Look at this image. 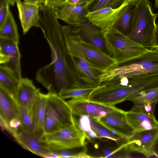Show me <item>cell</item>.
<instances>
[{
    "label": "cell",
    "instance_id": "cell-1",
    "mask_svg": "<svg viewBox=\"0 0 158 158\" xmlns=\"http://www.w3.org/2000/svg\"><path fill=\"white\" fill-rule=\"evenodd\" d=\"M40 28L50 47L52 61L38 69L36 79L48 93L59 95L63 89L73 86L72 64L62 26L53 8L40 7Z\"/></svg>",
    "mask_w": 158,
    "mask_h": 158
},
{
    "label": "cell",
    "instance_id": "cell-2",
    "mask_svg": "<svg viewBox=\"0 0 158 158\" xmlns=\"http://www.w3.org/2000/svg\"><path fill=\"white\" fill-rule=\"evenodd\" d=\"M158 76V50L146 52L106 72L98 78L101 84L116 81L122 78H144Z\"/></svg>",
    "mask_w": 158,
    "mask_h": 158
},
{
    "label": "cell",
    "instance_id": "cell-3",
    "mask_svg": "<svg viewBox=\"0 0 158 158\" xmlns=\"http://www.w3.org/2000/svg\"><path fill=\"white\" fill-rule=\"evenodd\" d=\"M152 4L148 0H140L134 6L132 27L128 36L146 48H153L155 45L156 28V20L158 14L154 13Z\"/></svg>",
    "mask_w": 158,
    "mask_h": 158
},
{
    "label": "cell",
    "instance_id": "cell-4",
    "mask_svg": "<svg viewBox=\"0 0 158 158\" xmlns=\"http://www.w3.org/2000/svg\"><path fill=\"white\" fill-rule=\"evenodd\" d=\"M103 34L107 51L118 65L141 55L149 50L115 29Z\"/></svg>",
    "mask_w": 158,
    "mask_h": 158
},
{
    "label": "cell",
    "instance_id": "cell-5",
    "mask_svg": "<svg viewBox=\"0 0 158 158\" xmlns=\"http://www.w3.org/2000/svg\"><path fill=\"white\" fill-rule=\"evenodd\" d=\"M62 29L65 38L75 45L82 52L89 63L101 74L118 66L112 57L102 49L81 40L73 26L69 25L63 26Z\"/></svg>",
    "mask_w": 158,
    "mask_h": 158
},
{
    "label": "cell",
    "instance_id": "cell-6",
    "mask_svg": "<svg viewBox=\"0 0 158 158\" xmlns=\"http://www.w3.org/2000/svg\"><path fill=\"white\" fill-rule=\"evenodd\" d=\"M65 40L72 64L73 87L94 88L101 85L98 79L101 73L94 69L75 45L67 39Z\"/></svg>",
    "mask_w": 158,
    "mask_h": 158
},
{
    "label": "cell",
    "instance_id": "cell-7",
    "mask_svg": "<svg viewBox=\"0 0 158 158\" xmlns=\"http://www.w3.org/2000/svg\"><path fill=\"white\" fill-rule=\"evenodd\" d=\"M41 138L50 149L59 150L84 146L86 138L76 123L62 128L52 133L44 135Z\"/></svg>",
    "mask_w": 158,
    "mask_h": 158
},
{
    "label": "cell",
    "instance_id": "cell-8",
    "mask_svg": "<svg viewBox=\"0 0 158 158\" xmlns=\"http://www.w3.org/2000/svg\"><path fill=\"white\" fill-rule=\"evenodd\" d=\"M80 117L78 123H76V124L90 141L93 142L98 139H110L115 142L119 146L127 143V138L114 135L95 119L87 115Z\"/></svg>",
    "mask_w": 158,
    "mask_h": 158
},
{
    "label": "cell",
    "instance_id": "cell-9",
    "mask_svg": "<svg viewBox=\"0 0 158 158\" xmlns=\"http://www.w3.org/2000/svg\"><path fill=\"white\" fill-rule=\"evenodd\" d=\"M158 141V127L152 130L135 132L126 145L130 153L141 154L147 157L155 156V150Z\"/></svg>",
    "mask_w": 158,
    "mask_h": 158
},
{
    "label": "cell",
    "instance_id": "cell-10",
    "mask_svg": "<svg viewBox=\"0 0 158 158\" xmlns=\"http://www.w3.org/2000/svg\"><path fill=\"white\" fill-rule=\"evenodd\" d=\"M125 112L117 108L96 120L114 135L128 140L135 132L127 120Z\"/></svg>",
    "mask_w": 158,
    "mask_h": 158
},
{
    "label": "cell",
    "instance_id": "cell-11",
    "mask_svg": "<svg viewBox=\"0 0 158 158\" xmlns=\"http://www.w3.org/2000/svg\"><path fill=\"white\" fill-rule=\"evenodd\" d=\"M47 94L46 111L50 114L63 127L76 124L70 107L59 95L48 93Z\"/></svg>",
    "mask_w": 158,
    "mask_h": 158
},
{
    "label": "cell",
    "instance_id": "cell-12",
    "mask_svg": "<svg viewBox=\"0 0 158 158\" xmlns=\"http://www.w3.org/2000/svg\"><path fill=\"white\" fill-rule=\"evenodd\" d=\"M73 115H87L95 119L105 116L117 108L90 101L88 97L73 98L67 102Z\"/></svg>",
    "mask_w": 158,
    "mask_h": 158
},
{
    "label": "cell",
    "instance_id": "cell-13",
    "mask_svg": "<svg viewBox=\"0 0 158 158\" xmlns=\"http://www.w3.org/2000/svg\"><path fill=\"white\" fill-rule=\"evenodd\" d=\"M52 8L57 18L69 25L77 27L88 21L86 17L88 11L85 3L74 4L66 2Z\"/></svg>",
    "mask_w": 158,
    "mask_h": 158
},
{
    "label": "cell",
    "instance_id": "cell-14",
    "mask_svg": "<svg viewBox=\"0 0 158 158\" xmlns=\"http://www.w3.org/2000/svg\"><path fill=\"white\" fill-rule=\"evenodd\" d=\"M18 44L11 40L0 37V63L12 70L21 81L23 77Z\"/></svg>",
    "mask_w": 158,
    "mask_h": 158
},
{
    "label": "cell",
    "instance_id": "cell-15",
    "mask_svg": "<svg viewBox=\"0 0 158 158\" xmlns=\"http://www.w3.org/2000/svg\"><path fill=\"white\" fill-rule=\"evenodd\" d=\"M125 3L117 9L106 8L88 12L86 17L88 21L99 28L104 34L114 29Z\"/></svg>",
    "mask_w": 158,
    "mask_h": 158
},
{
    "label": "cell",
    "instance_id": "cell-16",
    "mask_svg": "<svg viewBox=\"0 0 158 158\" xmlns=\"http://www.w3.org/2000/svg\"><path fill=\"white\" fill-rule=\"evenodd\" d=\"M14 138L23 148L38 156L45 157L52 153L50 149L41 137L35 133L21 128Z\"/></svg>",
    "mask_w": 158,
    "mask_h": 158
},
{
    "label": "cell",
    "instance_id": "cell-17",
    "mask_svg": "<svg viewBox=\"0 0 158 158\" xmlns=\"http://www.w3.org/2000/svg\"><path fill=\"white\" fill-rule=\"evenodd\" d=\"M19 11V17L23 30L26 34L33 27H40V10L41 5L26 3L15 0Z\"/></svg>",
    "mask_w": 158,
    "mask_h": 158
},
{
    "label": "cell",
    "instance_id": "cell-18",
    "mask_svg": "<svg viewBox=\"0 0 158 158\" xmlns=\"http://www.w3.org/2000/svg\"><path fill=\"white\" fill-rule=\"evenodd\" d=\"M40 92V89L35 86L31 80L27 78H22L15 99L19 106L31 112Z\"/></svg>",
    "mask_w": 158,
    "mask_h": 158
},
{
    "label": "cell",
    "instance_id": "cell-19",
    "mask_svg": "<svg viewBox=\"0 0 158 158\" xmlns=\"http://www.w3.org/2000/svg\"><path fill=\"white\" fill-rule=\"evenodd\" d=\"M74 27L77 35L81 40L93 45L108 54L104 34L99 28L89 21L79 27Z\"/></svg>",
    "mask_w": 158,
    "mask_h": 158
},
{
    "label": "cell",
    "instance_id": "cell-20",
    "mask_svg": "<svg viewBox=\"0 0 158 158\" xmlns=\"http://www.w3.org/2000/svg\"><path fill=\"white\" fill-rule=\"evenodd\" d=\"M125 115L128 123L135 132L149 130L158 127V121L154 114L131 110L126 112Z\"/></svg>",
    "mask_w": 158,
    "mask_h": 158
},
{
    "label": "cell",
    "instance_id": "cell-21",
    "mask_svg": "<svg viewBox=\"0 0 158 158\" xmlns=\"http://www.w3.org/2000/svg\"><path fill=\"white\" fill-rule=\"evenodd\" d=\"M139 0L124 1L125 5L121 11L114 28L127 37L132 27L134 7Z\"/></svg>",
    "mask_w": 158,
    "mask_h": 158
},
{
    "label": "cell",
    "instance_id": "cell-22",
    "mask_svg": "<svg viewBox=\"0 0 158 158\" xmlns=\"http://www.w3.org/2000/svg\"><path fill=\"white\" fill-rule=\"evenodd\" d=\"M0 114L9 122L18 118L19 105L15 99L0 87Z\"/></svg>",
    "mask_w": 158,
    "mask_h": 158
},
{
    "label": "cell",
    "instance_id": "cell-23",
    "mask_svg": "<svg viewBox=\"0 0 158 158\" xmlns=\"http://www.w3.org/2000/svg\"><path fill=\"white\" fill-rule=\"evenodd\" d=\"M47 102V94L40 92L32 110L35 127V133L41 137L43 135V124Z\"/></svg>",
    "mask_w": 158,
    "mask_h": 158
},
{
    "label": "cell",
    "instance_id": "cell-24",
    "mask_svg": "<svg viewBox=\"0 0 158 158\" xmlns=\"http://www.w3.org/2000/svg\"><path fill=\"white\" fill-rule=\"evenodd\" d=\"M20 81L12 70L4 65H0V87L14 99Z\"/></svg>",
    "mask_w": 158,
    "mask_h": 158
},
{
    "label": "cell",
    "instance_id": "cell-25",
    "mask_svg": "<svg viewBox=\"0 0 158 158\" xmlns=\"http://www.w3.org/2000/svg\"><path fill=\"white\" fill-rule=\"evenodd\" d=\"M127 100L132 102L135 106L150 105L156 106L158 102V87L135 94Z\"/></svg>",
    "mask_w": 158,
    "mask_h": 158
},
{
    "label": "cell",
    "instance_id": "cell-26",
    "mask_svg": "<svg viewBox=\"0 0 158 158\" xmlns=\"http://www.w3.org/2000/svg\"><path fill=\"white\" fill-rule=\"evenodd\" d=\"M0 37L11 40L19 44V36L17 26L10 10L6 21L0 27Z\"/></svg>",
    "mask_w": 158,
    "mask_h": 158
},
{
    "label": "cell",
    "instance_id": "cell-27",
    "mask_svg": "<svg viewBox=\"0 0 158 158\" xmlns=\"http://www.w3.org/2000/svg\"><path fill=\"white\" fill-rule=\"evenodd\" d=\"M98 87L94 88L71 87L62 90L59 96L64 99L69 98L88 97Z\"/></svg>",
    "mask_w": 158,
    "mask_h": 158
},
{
    "label": "cell",
    "instance_id": "cell-28",
    "mask_svg": "<svg viewBox=\"0 0 158 158\" xmlns=\"http://www.w3.org/2000/svg\"><path fill=\"white\" fill-rule=\"evenodd\" d=\"M50 150L52 153L58 155L60 158L94 157L87 154L85 145L71 148Z\"/></svg>",
    "mask_w": 158,
    "mask_h": 158
},
{
    "label": "cell",
    "instance_id": "cell-29",
    "mask_svg": "<svg viewBox=\"0 0 158 158\" xmlns=\"http://www.w3.org/2000/svg\"><path fill=\"white\" fill-rule=\"evenodd\" d=\"M18 118L21 123V128L30 132H35L32 113L25 108L19 106Z\"/></svg>",
    "mask_w": 158,
    "mask_h": 158
},
{
    "label": "cell",
    "instance_id": "cell-30",
    "mask_svg": "<svg viewBox=\"0 0 158 158\" xmlns=\"http://www.w3.org/2000/svg\"><path fill=\"white\" fill-rule=\"evenodd\" d=\"M125 0H95L87 7L88 12L106 8L117 9L121 6Z\"/></svg>",
    "mask_w": 158,
    "mask_h": 158
},
{
    "label": "cell",
    "instance_id": "cell-31",
    "mask_svg": "<svg viewBox=\"0 0 158 158\" xmlns=\"http://www.w3.org/2000/svg\"><path fill=\"white\" fill-rule=\"evenodd\" d=\"M62 128L55 118L46 111L43 124V135L52 133Z\"/></svg>",
    "mask_w": 158,
    "mask_h": 158
},
{
    "label": "cell",
    "instance_id": "cell-32",
    "mask_svg": "<svg viewBox=\"0 0 158 158\" xmlns=\"http://www.w3.org/2000/svg\"><path fill=\"white\" fill-rule=\"evenodd\" d=\"M0 125L1 127L9 132L14 137L17 131L12 129L10 127L9 122L1 114H0Z\"/></svg>",
    "mask_w": 158,
    "mask_h": 158
},
{
    "label": "cell",
    "instance_id": "cell-33",
    "mask_svg": "<svg viewBox=\"0 0 158 158\" xmlns=\"http://www.w3.org/2000/svg\"><path fill=\"white\" fill-rule=\"evenodd\" d=\"M67 2V0H43L42 5L48 8H53Z\"/></svg>",
    "mask_w": 158,
    "mask_h": 158
},
{
    "label": "cell",
    "instance_id": "cell-34",
    "mask_svg": "<svg viewBox=\"0 0 158 158\" xmlns=\"http://www.w3.org/2000/svg\"><path fill=\"white\" fill-rule=\"evenodd\" d=\"M10 11L9 6L0 10V27L6 21Z\"/></svg>",
    "mask_w": 158,
    "mask_h": 158
},
{
    "label": "cell",
    "instance_id": "cell-35",
    "mask_svg": "<svg viewBox=\"0 0 158 158\" xmlns=\"http://www.w3.org/2000/svg\"><path fill=\"white\" fill-rule=\"evenodd\" d=\"M9 124L10 127L16 131H18L21 128V123L18 118L11 120L9 122Z\"/></svg>",
    "mask_w": 158,
    "mask_h": 158
},
{
    "label": "cell",
    "instance_id": "cell-36",
    "mask_svg": "<svg viewBox=\"0 0 158 158\" xmlns=\"http://www.w3.org/2000/svg\"><path fill=\"white\" fill-rule=\"evenodd\" d=\"M0 10L9 6L10 0H0Z\"/></svg>",
    "mask_w": 158,
    "mask_h": 158
},
{
    "label": "cell",
    "instance_id": "cell-37",
    "mask_svg": "<svg viewBox=\"0 0 158 158\" xmlns=\"http://www.w3.org/2000/svg\"><path fill=\"white\" fill-rule=\"evenodd\" d=\"M23 2L26 3H35L42 5L43 0H24Z\"/></svg>",
    "mask_w": 158,
    "mask_h": 158
},
{
    "label": "cell",
    "instance_id": "cell-38",
    "mask_svg": "<svg viewBox=\"0 0 158 158\" xmlns=\"http://www.w3.org/2000/svg\"><path fill=\"white\" fill-rule=\"evenodd\" d=\"M158 47V25H156V28L155 36V45L153 48ZM152 48V49H153Z\"/></svg>",
    "mask_w": 158,
    "mask_h": 158
},
{
    "label": "cell",
    "instance_id": "cell-39",
    "mask_svg": "<svg viewBox=\"0 0 158 158\" xmlns=\"http://www.w3.org/2000/svg\"><path fill=\"white\" fill-rule=\"evenodd\" d=\"M95 0H81L79 3H84L85 4L86 7L87 6Z\"/></svg>",
    "mask_w": 158,
    "mask_h": 158
},
{
    "label": "cell",
    "instance_id": "cell-40",
    "mask_svg": "<svg viewBox=\"0 0 158 158\" xmlns=\"http://www.w3.org/2000/svg\"><path fill=\"white\" fill-rule=\"evenodd\" d=\"M81 0H67V2L74 4H76L79 3Z\"/></svg>",
    "mask_w": 158,
    "mask_h": 158
},
{
    "label": "cell",
    "instance_id": "cell-41",
    "mask_svg": "<svg viewBox=\"0 0 158 158\" xmlns=\"http://www.w3.org/2000/svg\"><path fill=\"white\" fill-rule=\"evenodd\" d=\"M155 156L158 157V141L156 145L155 150Z\"/></svg>",
    "mask_w": 158,
    "mask_h": 158
},
{
    "label": "cell",
    "instance_id": "cell-42",
    "mask_svg": "<svg viewBox=\"0 0 158 158\" xmlns=\"http://www.w3.org/2000/svg\"><path fill=\"white\" fill-rule=\"evenodd\" d=\"M155 7L158 9V0H155Z\"/></svg>",
    "mask_w": 158,
    "mask_h": 158
},
{
    "label": "cell",
    "instance_id": "cell-43",
    "mask_svg": "<svg viewBox=\"0 0 158 158\" xmlns=\"http://www.w3.org/2000/svg\"><path fill=\"white\" fill-rule=\"evenodd\" d=\"M15 2V0H10V5L14 6Z\"/></svg>",
    "mask_w": 158,
    "mask_h": 158
},
{
    "label": "cell",
    "instance_id": "cell-44",
    "mask_svg": "<svg viewBox=\"0 0 158 158\" xmlns=\"http://www.w3.org/2000/svg\"><path fill=\"white\" fill-rule=\"evenodd\" d=\"M156 48V49H158V47H156V48Z\"/></svg>",
    "mask_w": 158,
    "mask_h": 158
},
{
    "label": "cell",
    "instance_id": "cell-45",
    "mask_svg": "<svg viewBox=\"0 0 158 158\" xmlns=\"http://www.w3.org/2000/svg\"><path fill=\"white\" fill-rule=\"evenodd\" d=\"M129 0H125L124 1H129Z\"/></svg>",
    "mask_w": 158,
    "mask_h": 158
},
{
    "label": "cell",
    "instance_id": "cell-46",
    "mask_svg": "<svg viewBox=\"0 0 158 158\" xmlns=\"http://www.w3.org/2000/svg\"><path fill=\"white\" fill-rule=\"evenodd\" d=\"M157 24L158 25V24Z\"/></svg>",
    "mask_w": 158,
    "mask_h": 158
}]
</instances>
